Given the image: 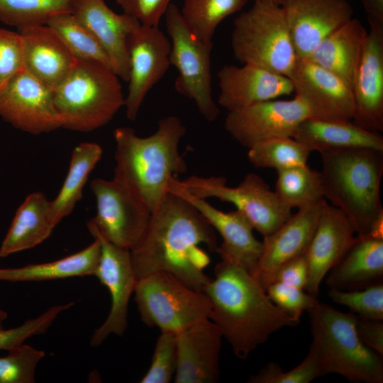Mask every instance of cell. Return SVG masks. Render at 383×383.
Masks as SVG:
<instances>
[{"label": "cell", "instance_id": "obj_1", "mask_svg": "<svg viewBox=\"0 0 383 383\" xmlns=\"http://www.w3.org/2000/svg\"><path fill=\"white\" fill-rule=\"evenodd\" d=\"M202 245L211 252L217 250L215 230L187 200L168 192L151 213L142 238L130 250L136 280L165 271L203 292L211 279L204 273L211 259Z\"/></svg>", "mask_w": 383, "mask_h": 383}, {"label": "cell", "instance_id": "obj_2", "mask_svg": "<svg viewBox=\"0 0 383 383\" xmlns=\"http://www.w3.org/2000/svg\"><path fill=\"white\" fill-rule=\"evenodd\" d=\"M203 292L211 304L209 319L240 359L247 358L274 332L300 321L279 309L248 270L228 259L221 258L214 278Z\"/></svg>", "mask_w": 383, "mask_h": 383}, {"label": "cell", "instance_id": "obj_3", "mask_svg": "<svg viewBox=\"0 0 383 383\" xmlns=\"http://www.w3.org/2000/svg\"><path fill=\"white\" fill-rule=\"evenodd\" d=\"M186 127L176 116L161 118L156 131L140 137L129 127L114 130V177L127 184L151 213L168 193L169 181L184 173L187 163L179 151Z\"/></svg>", "mask_w": 383, "mask_h": 383}, {"label": "cell", "instance_id": "obj_4", "mask_svg": "<svg viewBox=\"0 0 383 383\" xmlns=\"http://www.w3.org/2000/svg\"><path fill=\"white\" fill-rule=\"evenodd\" d=\"M320 154L324 199L343 211L357 235H367L383 211L380 199L383 151L349 149Z\"/></svg>", "mask_w": 383, "mask_h": 383}, {"label": "cell", "instance_id": "obj_5", "mask_svg": "<svg viewBox=\"0 0 383 383\" xmlns=\"http://www.w3.org/2000/svg\"><path fill=\"white\" fill-rule=\"evenodd\" d=\"M312 342L325 375L335 373L355 383H382V356L365 345L356 331L357 316L319 302L309 311Z\"/></svg>", "mask_w": 383, "mask_h": 383}, {"label": "cell", "instance_id": "obj_6", "mask_svg": "<svg viewBox=\"0 0 383 383\" xmlns=\"http://www.w3.org/2000/svg\"><path fill=\"white\" fill-rule=\"evenodd\" d=\"M62 128L89 132L107 124L125 105L119 77L106 66L77 60L65 81L54 90Z\"/></svg>", "mask_w": 383, "mask_h": 383}, {"label": "cell", "instance_id": "obj_7", "mask_svg": "<svg viewBox=\"0 0 383 383\" xmlns=\"http://www.w3.org/2000/svg\"><path fill=\"white\" fill-rule=\"evenodd\" d=\"M231 43L241 63L288 77L297 60L285 12L270 0H255L235 19Z\"/></svg>", "mask_w": 383, "mask_h": 383}, {"label": "cell", "instance_id": "obj_8", "mask_svg": "<svg viewBox=\"0 0 383 383\" xmlns=\"http://www.w3.org/2000/svg\"><path fill=\"white\" fill-rule=\"evenodd\" d=\"M133 293L141 321L161 331L177 333L210 316L211 304L204 292L167 272H154L137 279Z\"/></svg>", "mask_w": 383, "mask_h": 383}, {"label": "cell", "instance_id": "obj_9", "mask_svg": "<svg viewBox=\"0 0 383 383\" xmlns=\"http://www.w3.org/2000/svg\"><path fill=\"white\" fill-rule=\"evenodd\" d=\"M165 16L171 40L170 64L178 72L174 89L193 101L203 117L212 122L220 113L211 91L213 43L204 41L192 33L176 5L171 4Z\"/></svg>", "mask_w": 383, "mask_h": 383}, {"label": "cell", "instance_id": "obj_10", "mask_svg": "<svg viewBox=\"0 0 383 383\" xmlns=\"http://www.w3.org/2000/svg\"><path fill=\"white\" fill-rule=\"evenodd\" d=\"M179 187L201 199L216 198L233 204L249 221L253 229L263 237L277 230L292 214L274 191L255 173L247 174L236 187H229L223 177L191 176Z\"/></svg>", "mask_w": 383, "mask_h": 383}, {"label": "cell", "instance_id": "obj_11", "mask_svg": "<svg viewBox=\"0 0 383 383\" xmlns=\"http://www.w3.org/2000/svg\"><path fill=\"white\" fill-rule=\"evenodd\" d=\"M90 187L96 213L87 222L89 231L131 250L142 238L152 213L127 184L114 177L94 179Z\"/></svg>", "mask_w": 383, "mask_h": 383}, {"label": "cell", "instance_id": "obj_12", "mask_svg": "<svg viewBox=\"0 0 383 383\" xmlns=\"http://www.w3.org/2000/svg\"><path fill=\"white\" fill-rule=\"evenodd\" d=\"M310 117L309 109L298 96L289 100L277 99L259 102L228 112L226 131L242 146L277 137H293L299 124Z\"/></svg>", "mask_w": 383, "mask_h": 383}, {"label": "cell", "instance_id": "obj_13", "mask_svg": "<svg viewBox=\"0 0 383 383\" xmlns=\"http://www.w3.org/2000/svg\"><path fill=\"white\" fill-rule=\"evenodd\" d=\"M129 60L128 119L135 121L148 93L170 67L171 42L159 26L140 24L127 41Z\"/></svg>", "mask_w": 383, "mask_h": 383}, {"label": "cell", "instance_id": "obj_14", "mask_svg": "<svg viewBox=\"0 0 383 383\" xmlns=\"http://www.w3.org/2000/svg\"><path fill=\"white\" fill-rule=\"evenodd\" d=\"M0 117L33 135L62 128L54 103V90L25 70L0 88Z\"/></svg>", "mask_w": 383, "mask_h": 383}, {"label": "cell", "instance_id": "obj_15", "mask_svg": "<svg viewBox=\"0 0 383 383\" xmlns=\"http://www.w3.org/2000/svg\"><path fill=\"white\" fill-rule=\"evenodd\" d=\"M101 245V253L94 276L109 292L111 307L103 322L93 333L90 344L101 345L110 335L122 336L128 326V311L136 279L131 251L118 247L97 234L91 235Z\"/></svg>", "mask_w": 383, "mask_h": 383}, {"label": "cell", "instance_id": "obj_16", "mask_svg": "<svg viewBox=\"0 0 383 383\" xmlns=\"http://www.w3.org/2000/svg\"><path fill=\"white\" fill-rule=\"evenodd\" d=\"M295 95L306 104L311 118L352 120V88L335 74L309 58H297L289 77Z\"/></svg>", "mask_w": 383, "mask_h": 383}, {"label": "cell", "instance_id": "obj_17", "mask_svg": "<svg viewBox=\"0 0 383 383\" xmlns=\"http://www.w3.org/2000/svg\"><path fill=\"white\" fill-rule=\"evenodd\" d=\"M367 31L352 90V121L368 131H383V23L368 18Z\"/></svg>", "mask_w": 383, "mask_h": 383}, {"label": "cell", "instance_id": "obj_18", "mask_svg": "<svg viewBox=\"0 0 383 383\" xmlns=\"http://www.w3.org/2000/svg\"><path fill=\"white\" fill-rule=\"evenodd\" d=\"M326 204L322 199L297 209L277 230L263 237L262 252L252 276L265 291L282 265L304 254Z\"/></svg>", "mask_w": 383, "mask_h": 383}, {"label": "cell", "instance_id": "obj_19", "mask_svg": "<svg viewBox=\"0 0 383 383\" xmlns=\"http://www.w3.org/2000/svg\"><path fill=\"white\" fill-rule=\"evenodd\" d=\"M167 191L187 200L218 232L223 238L216 250L221 258L238 263L253 275L262 252V242L255 238L252 225L242 213L238 210L223 212L217 209L205 199L196 197L179 187L174 177L170 178Z\"/></svg>", "mask_w": 383, "mask_h": 383}, {"label": "cell", "instance_id": "obj_20", "mask_svg": "<svg viewBox=\"0 0 383 383\" xmlns=\"http://www.w3.org/2000/svg\"><path fill=\"white\" fill-rule=\"evenodd\" d=\"M297 58H307L328 35L353 18L347 0H283Z\"/></svg>", "mask_w": 383, "mask_h": 383}, {"label": "cell", "instance_id": "obj_21", "mask_svg": "<svg viewBox=\"0 0 383 383\" xmlns=\"http://www.w3.org/2000/svg\"><path fill=\"white\" fill-rule=\"evenodd\" d=\"M223 335L206 318L177 333V363L175 383H215L220 376Z\"/></svg>", "mask_w": 383, "mask_h": 383}, {"label": "cell", "instance_id": "obj_22", "mask_svg": "<svg viewBox=\"0 0 383 383\" xmlns=\"http://www.w3.org/2000/svg\"><path fill=\"white\" fill-rule=\"evenodd\" d=\"M217 77L218 104L228 112L294 92L289 77L250 64L225 65Z\"/></svg>", "mask_w": 383, "mask_h": 383}, {"label": "cell", "instance_id": "obj_23", "mask_svg": "<svg viewBox=\"0 0 383 383\" xmlns=\"http://www.w3.org/2000/svg\"><path fill=\"white\" fill-rule=\"evenodd\" d=\"M355 229L346 216L328 203L304 252L308 267L306 292L316 296L324 277L353 243Z\"/></svg>", "mask_w": 383, "mask_h": 383}, {"label": "cell", "instance_id": "obj_24", "mask_svg": "<svg viewBox=\"0 0 383 383\" xmlns=\"http://www.w3.org/2000/svg\"><path fill=\"white\" fill-rule=\"evenodd\" d=\"M72 13L102 46L116 75L127 82V41L130 34L141 24L138 20L124 12H114L104 0H76Z\"/></svg>", "mask_w": 383, "mask_h": 383}, {"label": "cell", "instance_id": "obj_25", "mask_svg": "<svg viewBox=\"0 0 383 383\" xmlns=\"http://www.w3.org/2000/svg\"><path fill=\"white\" fill-rule=\"evenodd\" d=\"M18 32L23 42L24 70L55 90L71 73L77 60L48 25Z\"/></svg>", "mask_w": 383, "mask_h": 383}, {"label": "cell", "instance_id": "obj_26", "mask_svg": "<svg viewBox=\"0 0 383 383\" xmlns=\"http://www.w3.org/2000/svg\"><path fill=\"white\" fill-rule=\"evenodd\" d=\"M293 138L311 152L320 153L349 149L383 151L381 133L362 128L352 120H321L309 117L299 124Z\"/></svg>", "mask_w": 383, "mask_h": 383}, {"label": "cell", "instance_id": "obj_27", "mask_svg": "<svg viewBox=\"0 0 383 383\" xmlns=\"http://www.w3.org/2000/svg\"><path fill=\"white\" fill-rule=\"evenodd\" d=\"M330 271L326 282L331 289L357 290L382 282L383 240L368 235H356L352 245Z\"/></svg>", "mask_w": 383, "mask_h": 383}, {"label": "cell", "instance_id": "obj_28", "mask_svg": "<svg viewBox=\"0 0 383 383\" xmlns=\"http://www.w3.org/2000/svg\"><path fill=\"white\" fill-rule=\"evenodd\" d=\"M367 31L358 19L352 18L324 38L307 58L352 88Z\"/></svg>", "mask_w": 383, "mask_h": 383}, {"label": "cell", "instance_id": "obj_29", "mask_svg": "<svg viewBox=\"0 0 383 383\" xmlns=\"http://www.w3.org/2000/svg\"><path fill=\"white\" fill-rule=\"evenodd\" d=\"M50 204L40 192L27 196L1 244V257L33 248L50 237L55 227L50 214Z\"/></svg>", "mask_w": 383, "mask_h": 383}, {"label": "cell", "instance_id": "obj_30", "mask_svg": "<svg viewBox=\"0 0 383 383\" xmlns=\"http://www.w3.org/2000/svg\"><path fill=\"white\" fill-rule=\"evenodd\" d=\"M94 239L85 248L58 260L18 267L0 268V282H39L94 276L101 245L96 238Z\"/></svg>", "mask_w": 383, "mask_h": 383}, {"label": "cell", "instance_id": "obj_31", "mask_svg": "<svg viewBox=\"0 0 383 383\" xmlns=\"http://www.w3.org/2000/svg\"><path fill=\"white\" fill-rule=\"evenodd\" d=\"M102 153L101 147L93 142L81 143L72 150L66 177L58 194L50 204V214L55 226L72 213L82 198L89 176Z\"/></svg>", "mask_w": 383, "mask_h": 383}, {"label": "cell", "instance_id": "obj_32", "mask_svg": "<svg viewBox=\"0 0 383 383\" xmlns=\"http://www.w3.org/2000/svg\"><path fill=\"white\" fill-rule=\"evenodd\" d=\"M277 172L274 192L289 209H299L324 199L321 173L307 164Z\"/></svg>", "mask_w": 383, "mask_h": 383}, {"label": "cell", "instance_id": "obj_33", "mask_svg": "<svg viewBox=\"0 0 383 383\" xmlns=\"http://www.w3.org/2000/svg\"><path fill=\"white\" fill-rule=\"evenodd\" d=\"M76 0H0V21L21 31L72 13Z\"/></svg>", "mask_w": 383, "mask_h": 383}, {"label": "cell", "instance_id": "obj_34", "mask_svg": "<svg viewBox=\"0 0 383 383\" xmlns=\"http://www.w3.org/2000/svg\"><path fill=\"white\" fill-rule=\"evenodd\" d=\"M248 0H184L180 11L184 21L198 38L212 42L218 25L240 11Z\"/></svg>", "mask_w": 383, "mask_h": 383}, {"label": "cell", "instance_id": "obj_35", "mask_svg": "<svg viewBox=\"0 0 383 383\" xmlns=\"http://www.w3.org/2000/svg\"><path fill=\"white\" fill-rule=\"evenodd\" d=\"M46 25L58 35L77 60L100 63L114 72L106 51L72 13L56 16Z\"/></svg>", "mask_w": 383, "mask_h": 383}, {"label": "cell", "instance_id": "obj_36", "mask_svg": "<svg viewBox=\"0 0 383 383\" xmlns=\"http://www.w3.org/2000/svg\"><path fill=\"white\" fill-rule=\"evenodd\" d=\"M311 150L293 137H277L248 149V158L257 168H285L307 164Z\"/></svg>", "mask_w": 383, "mask_h": 383}, {"label": "cell", "instance_id": "obj_37", "mask_svg": "<svg viewBox=\"0 0 383 383\" xmlns=\"http://www.w3.org/2000/svg\"><path fill=\"white\" fill-rule=\"evenodd\" d=\"M325 375L319 356L310 346L304 360L289 371H283L275 362H270L251 375L249 383H309L316 378Z\"/></svg>", "mask_w": 383, "mask_h": 383}, {"label": "cell", "instance_id": "obj_38", "mask_svg": "<svg viewBox=\"0 0 383 383\" xmlns=\"http://www.w3.org/2000/svg\"><path fill=\"white\" fill-rule=\"evenodd\" d=\"M0 357V383H33L35 370L44 358L43 350L21 344Z\"/></svg>", "mask_w": 383, "mask_h": 383}, {"label": "cell", "instance_id": "obj_39", "mask_svg": "<svg viewBox=\"0 0 383 383\" xmlns=\"http://www.w3.org/2000/svg\"><path fill=\"white\" fill-rule=\"evenodd\" d=\"M328 296L335 303L349 308L363 319L383 320V283L379 282L364 289L344 291L331 289Z\"/></svg>", "mask_w": 383, "mask_h": 383}, {"label": "cell", "instance_id": "obj_40", "mask_svg": "<svg viewBox=\"0 0 383 383\" xmlns=\"http://www.w3.org/2000/svg\"><path fill=\"white\" fill-rule=\"evenodd\" d=\"M177 363V333L161 331L155 343L150 367L140 382H170L174 379Z\"/></svg>", "mask_w": 383, "mask_h": 383}, {"label": "cell", "instance_id": "obj_41", "mask_svg": "<svg viewBox=\"0 0 383 383\" xmlns=\"http://www.w3.org/2000/svg\"><path fill=\"white\" fill-rule=\"evenodd\" d=\"M71 307V302L54 305L18 326L0 329V350L9 351L24 343L28 338L45 333L57 316Z\"/></svg>", "mask_w": 383, "mask_h": 383}, {"label": "cell", "instance_id": "obj_42", "mask_svg": "<svg viewBox=\"0 0 383 383\" xmlns=\"http://www.w3.org/2000/svg\"><path fill=\"white\" fill-rule=\"evenodd\" d=\"M266 293L279 309L299 320L304 311H309L318 303L316 296L304 289L277 282L267 287Z\"/></svg>", "mask_w": 383, "mask_h": 383}, {"label": "cell", "instance_id": "obj_43", "mask_svg": "<svg viewBox=\"0 0 383 383\" xmlns=\"http://www.w3.org/2000/svg\"><path fill=\"white\" fill-rule=\"evenodd\" d=\"M23 70L20 33L0 28V88Z\"/></svg>", "mask_w": 383, "mask_h": 383}, {"label": "cell", "instance_id": "obj_44", "mask_svg": "<svg viewBox=\"0 0 383 383\" xmlns=\"http://www.w3.org/2000/svg\"><path fill=\"white\" fill-rule=\"evenodd\" d=\"M124 13L129 14L143 24L159 26L160 21L171 0H116Z\"/></svg>", "mask_w": 383, "mask_h": 383}, {"label": "cell", "instance_id": "obj_45", "mask_svg": "<svg viewBox=\"0 0 383 383\" xmlns=\"http://www.w3.org/2000/svg\"><path fill=\"white\" fill-rule=\"evenodd\" d=\"M274 282L304 290L308 282V267L304 255L292 258L282 265L274 274L272 282Z\"/></svg>", "mask_w": 383, "mask_h": 383}, {"label": "cell", "instance_id": "obj_46", "mask_svg": "<svg viewBox=\"0 0 383 383\" xmlns=\"http://www.w3.org/2000/svg\"><path fill=\"white\" fill-rule=\"evenodd\" d=\"M356 331L359 338L365 345L380 355H383L382 321L363 319L357 316Z\"/></svg>", "mask_w": 383, "mask_h": 383}, {"label": "cell", "instance_id": "obj_47", "mask_svg": "<svg viewBox=\"0 0 383 383\" xmlns=\"http://www.w3.org/2000/svg\"><path fill=\"white\" fill-rule=\"evenodd\" d=\"M368 18L383 23V0H361Z\"/></svg>", "mask_w": 383, "mask_h": 383}, {"label": "cell", "instance_id": "obj_48", "mask_svg": "<svg viewBox=\"0 0 383 383\" xmlns=\"http://www.w3.org/2000/svg\"><path fill=\"white\" fill-rule=\"evenodd\" d=\"M367 235L374 238L383 240V211L374 219Z\"/></svg>", "mask_w": 383, "mask_h": 383}, {"label": "cell", "instance_id": "obj_49", "mask_svg": "<svg viewBox=\"0 0 383 383\" xmlns=\"http://www.w3.org/2000/svg\"><path fill=\"white\" fill-rule=\"evenodd\" d=\"M8 317L6 311L0 308V329L4 328V324Z\"/></svg>", "mask_w": 383, "mask_h": 383}, {"label": "cell", "instance_id": "obj_50", "mask_svg": "<svg viewBox=\"0 0 383 383\" xmlns=\"http://www.w3.org/2000/svg\"><path fill=\"white\" fill-rule=\"evenodd\" d=\"M270 1H272L273 2H275V3H277V4H279V5H281L282 1H283V0H270Z\"/></svg>", "mask_w": 383, "mask_h": 383}]
</instances>
